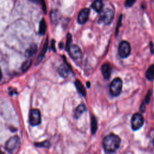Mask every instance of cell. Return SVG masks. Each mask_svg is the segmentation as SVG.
I'll return each mask as SVG.
<instances>
[{
    "mask_svg": "<svg viewBox=\"0 0 154 154\" xmlns=\"http://www.w3.org/2000/svg\"><path fill=\"white\" fill-rule=\"evenodd\" d=\"M121 140L119 136L114 134H110L103 139V147L106 152L113 153L120 147Z\"/></svg>",
    "mask_w": 154,
    "mask_h": 154,
    "instance_id": "obj_1",
    "label": "cell"
},
{
    "mask_svg": "<svg viewBox=\"0 0 154 154\" xmlns=\"http://www.w3.org/2000/svg\"><path fill=\"white\" fill-rule=\"evenodd\" d=\"M114 19V11L110 8L106 7L100 12L98 22L105 25H109Z\"/></svg>",
    "mask_w": 154,
    "mask_h": 154,
    "instance_id": "obj_2",
    "label": "cell"
},
{
    "mask_svg": "<svg viewBox=\"0 0 154 154\" xmlns=\"http://www.w3.org/2000/svg\"><path fill=\"white\" fill-rule=\"evenodd\" d=\"M19 146V138L18 135L10 137L5 144V149L9 153H14Z\"/></svg>",
    "mask_w": 154,
    "mask_h": 154,
    "instance_id": "obj_3",
    "label": "cell"
},
{
    "mask_svg": "<svg viewBox=\"0 0 154 154\" xmlns=\"http://www.w3.org/2000/svg\"><path fill=\"white\" fill-rule=\"evenodd\" d=\"M123 83L122 81L119 78H115L111 82L110 86V92L111 95L113 96H118L122 89Z\"/></svg>",
    "mask_w": 154,
    "mask_h": 154,
    "instance_id": "obj_4",
    "label": "cell"
},
{
    "mask_svg": "<svg viewBox=\"0 0 154 154\" xmlns=\"http://www.w3.org/2000/svg\"><path fill=\"white\" fill-rule=\"evenodd\" d=\"M119 55L122 58H127L131 53L130 44L127 41H122L120 43L118 48Z\"/></svg>",
    "mask_w": 154,
    "mask_h": 154,
    "instance_id": "obj_5",
    "label": "cell"
},
{
    "mask_svg": "<svg viewBox=\"0 0 154 154\" xmlns=\"http://www.w3.org/2000/svg\"><path fill=\"white\" fill-rule=\"evenodd\" d=\"M144 123V118L140 113L134 114L131 119V127L133 130L137 131L140 129Z\"/></svg>",
    "mask_w": 154,
    "mask_h": 154,
    "instance_id": "obj_6",
    "label": "cell"
},
{
    "mask_svg": "<svg viewBox=\"0 0 154 154\" xmlns=\"http://www.w3.org/2000/svg\"><path fill=\"white\" fill-rule=\"evenodd\" d=\"M30 123L33 126L39 125L41 123V113L39 110L35 108L31 111Z\"/></svg>",
    "mask_w": 154,
    "mask_h": 154,
    "instance_id": "obj_7",
    "label": "cell"
},
{
    "mask_svg": "<svg viewBox=\"0 0 154 154\" xmlns=\"http://www.w3.org/2000/svg\"><path fill=\"white\" fill-rule=\"evenodd\" d=\"M70 56L75 61H80L82 57V52L77 45H71L67 51Z\"/></svg>",
    "mask_w": 154,
    "mask_h": 154,
    "instance_id": "obj_8",
    "label": "cell"
},
{
    "mask_svg": "<svg viewBox=\"0 0 154 154\" xmlns=\"http://www.w3.org/2000/svg\"><path fill=\"white\" fill-rule=\"evenodd\" d=\"M89 14H90V10L88 8H85L81 10L79 13V15L78 16L77 20L78 23L80 24H85L89 19Z\"/></svg>",
    "mask_w": 154,
    "mask_h": 154,
    "instance_id": "obj_9",
    "label": "cell"
},
{
    "mask_svg": "<svg viewBox=\"0 0 154 154\" xmlns=\"http://www.w3.org/2000/svg\"><path fill=\"white\" fill-rule=\"evenodd\" d=\"M101 72L104 78L106 80L109 79L112 72V68L109 63H104L101 67Z\"/></svg>",
    "mask_w": 154,
    "mask_h": 154,
    "instance_id": "obj_10",
    "label": "cell"
},
{
    "mask_svg": "<svg viewBox=\"0 0 154 154\" xmlns=\"http://www.w3.org/2000/svg\"><path fill=\"white\" fill-rule=\"evenodd\" d=\"M62 18V14L60 11L58 10H54L51 12L50 14V18L51 22L55 24H57Z\"/></svg>",
    "mask_w": 154,
    "mask_h": 154,
    "instance_id": "obj_11",
    "label": "cell"
},
{
    "mask_svg": "<svg viewBox=\"0 0 154 154\" xmlns=\"http://www.w3.org/2000/svg\"><path fill=\"white\" fill-rule=\"evenodd\" d=\"M75 85L76 86L77 90L81 95H82L83 96H85L86 95V89L80 81H79L78 80H77L75 82Z\"/></svg>",
    "mask_w": 154,
    "mask_h": 154,
    "instance_id": "obj_12",
    "label": "cell"
},
{
    "mask_svg": "<svg viewBox=\"0 0 154 154\" xmlns=\"http://www.w3.org/2000/svg\"><path fill=\"white\" fill-rule=\"evenodd\" d=\"M92 8L97 13H100L103 9V1L102 0H95L93 3Z\"/></svg>",
    "mask_w": 154,
    "mask_h": 154,
    "instance_id": "obj_13",
    "label": "cell"
},
{
    "mask_svg": "<svg viewBox=\"0 0 154 154\" xmlns=\"http://www.w3.org/2000/svg\"><path fill=\"white\" fill-rule=\"evenodd\" d=\"M58 71L60 75L63 78H66L69 75V69L67 67V66L64 64H62L60 66Z\"/></svg>",
    "mask_w": 154,
    "mask_h": 154,
    "instance_id": "obj_14",
    "label": "cell"
},
{
    "mask_svg": "<svg viewBox=\"0 0 154 154\" xmlns=\"http://www.w3.org/2000/svg\"><path fill=\"white\" fill-rule=\"evenodd\" d=\"M86 110V107L85 105L81 104V105H78L75 111V115H74L75 117L77 119L79 118L83 113H85Z\"/></svg>",
    "mask_w": 154,
    "mask_h": 154,
    "instance_id": "obj_15",
    "label": "cell"
},
{
    "mask_svg": "<svg viewBox=\"0 0 154 154\" xmlns=\"http://www.w3.org/2000/svg\"><path fill=\"white\" fill-rule=\"evenodd\" d=\"M48 48V37L47 38L46 41H45V44L44 45V47H43L42 49V51H41V52L40 53V55H39V57H38V59H37V62H40L42 60V59L44 58L45 53L47 52Z\"/></svg>",
    "mask_w": 154,
    "mask_h": 154,
    "instance_id": "obj_16",
    "label": "cell"
},
{
    "mask_svg": "<svg viewBox=\"0 0 154 154\" xmlns=\"http://www.w3.org/2000/svg\"><path fill=\"white\" fill-rule=\"evenodd\" d=\"M37 47L36 45L33 44L27 49L25 54L27 57H32L33 55H34L36 54V52H37Z\"/></svg>",
    "mask_w": 154,
    "mask_h": 154,
    "instance_id": "obj_17",
    "label": "cell"
},
{
    "mask_svg": "<svg viewBox=\"0 0 154 154\" xmlns=\"http://www.w3.org/2000/svg\"><path fill=\"white\" fill-rule=\"evenodd\" d=\"M146 77L150 81L153 80L154 79V65L153 64L149 66V67L146 73Z\"/></svg>",
    "mask_w": 154,
    "mask_h": 154,
    "instance_id": "obj_18",
    "label": "cell"
},
{
    "mask_svg": "<svg viewBox=\"0 0 154 154\" xmlns=\"http://www.w3.org/2000/svg\"><path fill=\"white\" fill-rule=\"evenodd\" d=\"M47 30V24L44 19H42L40 24H39V33L40 34L43 35L45 33Z\"/></svg>",
    "mask_w": 154,
    "mask_h": 154,
    "instance_id": "obj_19",
    "label": "cell"
},
{
    "mask_svg": "<svg viewBox=\"0 0 154 154\" xmlns=\"http://www.w3.org/2000/svg\"><path fill=\"white\" fill-rule=\"evenodd\" d=\"M91 129H92V134H95L97 130V121L94 116H92V122H91Z\"/></svg>",
    "mask_w": 154,
    "mask_h": 154,
    "instance_id": "obj_20",
    "label": "cell"
},
{
    "mask_svg": "<svg viewBox=\"0 0 154 154\" xmlns=\"http://www.w3.org/2000/svg\"><path fill=\"white\" fill-rule=\"evenodd\" d=\"M31 65H32V61L31 60H27V61H25V62L23 63V64L22 65V71H27V70H28L30 68Z\"/></svg>",
    "mask_w": 154,
    "mask_h": 154,
    "instance_id": "obj_21",
    "label": "cell"
},
{
    "mask_svg": "<svg viewBox=\"0 0 154 154\" xmlns=\"http://www.w3.org/2000/svg\"><path fill=\"white\" fill-rule=\"evenodd\" d=\"M72 42V36L71 34H67V41H66V49L67 51L71 47V44Z\"/></svg>",
    "mask_w": 154,
    "mask_h": 154,
    "instance_id": "obj_22",
    "label": "cell"
},
{
    "mask_svg": "<svg viewBox=\"0 0 154 154\" xmlns=\"http://www.w3.org/2000/svg\"><path fill=\"white\" fill-rule=\"evenodd\" d=\"M35 145L37 147H40V148H48L49 146L50 143L49 141L46 140V141L42 142L41 143H36Z\"/></svg>",
    "mask_w": 154,
    "mask_h": 154,
    "instance_id": "obj_23",
    "label": "cell"
},
{
    "mask_svg": "<svg viewBox=\"0 0 154 154\" xmlns=\"http://www.w3.org/2000/svg\"><path fill=\"white\" fill-rule=\"evenodd\" d=\"M32 2L35 3H40L42 6V9L44 10L45 12L47 11V8H46V4L45 3L44 0H30Z\"/></svg>",
    "mask_w": 154,
    "mask_h": 154,
    "instance_id": "obj_24",
    "label": "cell"
},
{
    "mask_svg": "<svg viewBox=\"0 0 154 154\" xmlns=\"http://www.w3.org/2000/svg\"><path fill=\"white\" fill-rule=\"evenodd\" d=\"M135 1L136 0H126L125 5L127 7H131L134 4Z\"/></svg>",
    "mask_w": 154,
    "mask_h": 154,
    "instance_id": "obj_25",
    "label": "cell"
},
{
    "mask_svg": "<svg viewBox=\"0 0 154 154\" xmlns=\"http://www.w3.org/2000/svg\"><path fill=\"white\" fill-rule=\"evenodd\" d=\"M150 96H151V92L149 90L146 96V98L145 100V102L146 104H148L150 100Z\"/></svg>",
    "mask_w": 154,
    "mask_h": 154,
    "instance_id": "obj_26",
    "label": "cell"
},
{
    "mask_svg": "<svg viewBox=\"0 0 154 154\" xmlns=\"http://www.w3.org/2000/svg\"><path fill=\"white\" fill-rule=\"evenodd\" d=\"M122 15L120 16L119 18V19L118 21V22H117V28H116V34H117V33L119 32V27L121 25V23H122Z\"/></svg>",
    "mask_w": 154,
    "mask_h": 154,
    "instance_id": "obj_27",
    "label": "cell"
},
{
    "mask_svg": "<svg viewBox=\"0 0 154 154\" xmlns=\"http://www.w3.org/2000/svg\"><path fill=\"white\" fill-rule=\"evenodd\" d=\"M52 49L54 51H55V41L53 40L52 42Z\"/></svg>",
    "mask_w": 154,
    "mask_h": 154,
    "instance_id": "obj_28",
    "label": "cell"
},
{
    "mask_svg": "<svg viewBox=\"0 0 154 154\" xmlns=\"http://www.w3.org/2000/svg\"><path fill=\"white\" fill-rule=\"evenodd\" d=\"M2 78V73H1V69H0V80Z\"/></svg>",
    "mask_w": 154,
    "mask_h": 154,
    "instance_id": "obj_29",
    "label": "cell"
},
{
    "mask_svg": "<svg viewBox=\"0 0 154 154\" xmlns=\"http://www.w3.org/2000/svg\"><path fill=\"white\" fill-rule=\"evenodd\" d=\"M87 87H90V82H87Z\"/></svg>",
    "mask_w": 154,
    "mask_h": 154,
    "instance_id": "obj_30",
    "label": "cell"
},
{
    "mask_svg": "<svg viewBox=\"0 0 154 154\" xmlns=\"http://www.w3.org/2000/svg\"><path fill=\"white\" fill-rule=\"evenodd\" d=\"M63 47V43H61V45L60 44V48H62Z\"/></svg>",
    "mask_w": 154,
    "mask_h": 154,
    "instance_id": "obj_31",
    "label": "cell"
},
{
    "mask_svg": "<svg viewBox=\"0 0 154 154\" xmlns=\"http://www.w3.org/2000/svg\"><path fill=\"white\" fill-rule=\"evenodd\" d=\"M0 154H3L2 152H0Z\"/></svg>",
    "mask_w": 154,
    "mask_h": 154,
    "instance_id": "obj_32",
    "label": "cell"
},
{
    "mask_svg": "<svg viewBox=\"0 0 154 154\" xmlns=\"http://www.w3.org/2000/svg\"><path fill=\"white\" fill-rule=\"evenodd\" d=\"M153 146H154V140H153Z\"/></svg>",
    "mask_w": 154,
    "mask_h": 154,
    "instance_id": "obj_33",
    "label": "cell"
}]
</instances>
